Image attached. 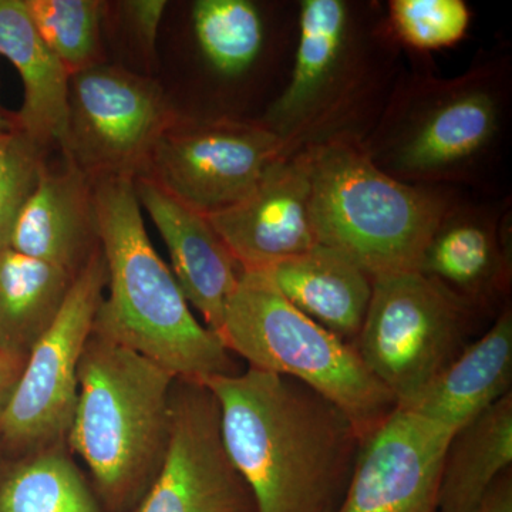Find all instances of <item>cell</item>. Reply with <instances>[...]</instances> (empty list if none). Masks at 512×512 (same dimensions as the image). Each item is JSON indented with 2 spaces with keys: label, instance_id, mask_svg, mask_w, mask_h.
<instances>
[{
  "label": "cell",
  "instance_id": "1",
  "mask_svg": "<svg viewBox=\"0 0 512 512\" xmlns=\"http://www.w3.org/2000/svg\"><path fill=\"white\" fill-rule=\"evenodd\" d=\"M220 406L229 460L256 512H335L360 437L325 397L291 377L248 367L202 382Z\"/></svg>",
  "mask_w": 512,
  "mask_h": 512
},
{
  "label": "cell",
  "instance_id": "2",
  "mask_svg": "<svg viewBox=\"0 0 512 512\" xmlns=\"http://www.w3.org/2000/svg\"><path fill=\"white\" fill-rule=\"evenodd\" d=\"M386 6L369 0H301L291 70L256 117L285 157L336 143L362 144L403 69Z\"/></svg>",
  "mask_w": 512,
  "mask_h": 512
},
{
  "label": "cell",
  "instance_id": "3",
  "mask_svg": "<svg viewBox=\"0 0 512 512\" xmlns=\"http://www.w3.org/2000/svg\"><path fill=\"white\" fill-rule=\"evenodd\" d=\"M410 59L360 147L380 171L402 183L484 190L510 123V53H480L454 77L437 76L426 55Z\"/></svg>",
  "mask_w": 512,
  "mask_h": 512
},
{
  "label": "cell",
  "instance_id": "4",
  "mask_svg": "<svg viewBox=\"0 0 512 512\" xmlns=\"http://www.w3.org/2000/svg\"><path fill=\"white\" fill-rule=\"evenodd\" d=\"M93 192L109 289L93 332L178 380L202 383L239 373L220 336L192 315L173 271L151 244L134 181H93Z\"/></svg>",
  "mask_w": 512,
  "mask_h": 512
},
{
  "label": "cell",
  "instance_id": "5",
  "mask_svg": "<svg viewBox=\"0 0 512 512\" xmlns=\"http://www.w3.org/2000/svg\"><path fill=\"white\" fill-rule=\"evenodd\" d=\"M175 377L134 350L92 333L66 440L111 512L140 504L163 466Z\"/></svg>",
  "mask_w": 512,
  "mask_h": 512
},
{
  "label": "cell",
  "instance_id": "6",
  "mask_svg": "<svg viewBox=\"0 0 512 512\" xmlns=\"http://www.w3.org/2000/svg\"><path fill=\"white\" fill-rule=\"evenodd\" d=\"M313 228L367 274L417 272L434 229L460 190L402 183L380 171L360 144L303 151Z\"/></svg>",
  "mask_w": 512,
  "mask_h": 512
},
{
  "label": "cell",
  "instance_id": "7",
  "mask_svg": "<svg viewBox=\"0 0 512 512\" xmlns=\"http://www.w3.org/2000/svg\"><path fill=\"white\" fill-rule=\"evenodd\" d=\"M218 336L249 367L298 380L335 404L360 440L397 407L355 346L296 309L265 272L242 271Z\"/></svg>",
  "mask_w": 512,
  "mask_h": 512
},
{
  "label": "cell",
  "instance_id": "8",
  "mask_svg": "<svg viewBox=\"0 0 512 512\" xmlns=\"http://www.w3.org/2000/svg\"><path fill=\"white\" fill-rule=\"evenodd\" d=\"M476 313L420 272L375 276L353 346L402 406L460 355Z\"/></svg>",
  "mask_w": 512,
  "mask_h": 512
},
{
  "label": "cell",
  "instance_id": "9",
  "mask_svg": "<svg viewBox=\"0 0 512 512\" xmlns=\"http://www.w3.org/2000/svg\"><path fill=\"white\" fill-rule=\"evenodd\" d=\"M180 116L163 87L106 62L70 77L64 160L92 181L147 174L165 128Z\"/></svg>",
  "mask_w": 512,
  "mask_h": 512
},
{
  "label": "cell",
  "instance_id": "10",
  "mask_svg": "<svg viewBox=\"0 0 512 512\" xmlns=\"http://www.w3.org/2000/svg\"><path fill=\"white\" fill-rule=\"evenodd\" d=\"M106 286L100 247L74 276L62 309L30 350L0 409V439L10 447L36 451L66 440L79 396L80 360Z\"/></svg>",
  "mask_w": 512,
  "mask_h": 512
},
{
  "label": "cell",
  "instance_id": "11",
  "mask_svg": "<svg viewBox=\"0 0 512 512\" xmlns=\"http://www.w3.org/2000/svg\"><path fill=\"white\" fill-rule=\"evenodd\" d=\"M282 158L281 141L259 120L180 114L141 178L208 217L244 200Z\"/></svg>",
  "mask_w": 512,
  "mask_h": 512
},
{
  "label": "cell",
  "instance_id": "12",
  "mask_svg": "<svg viewBox=\"0 0 512 512\" xmlns=\"http://www.w3.org/2000/svg\"><path fill=\"white\" fill-rule=\"evenodd\" d=\"M137 512H256L225 450L220 406L204 384L175 380L163 466Z\"/></svg>",
  "mask_w": 512,
  "mask_h": 512
},
{
  "label": "cell",
  "instance_id": "13",
  "mask_svg": "<svg viewBox=\"0 0 512 512\" xmlns=\"http://www.w3.org/2000/svg\"><path fill=\"white\" fill-rule=\"evenodd\" d=\"M454 434L396 407L360 441L335 512H440L441 473Z\"/></svg>",
  "mask_w": 512,
  "mask_h": 512
},
{
  "label": "cell",
  "instance_id": "14",
  "mask_svg": "<svg viewBox=\"0 0 512 512\" xmlns=\"http://www.w3.org/2000/svg\"><path fill=\"white\" fill-rule=\"evenodd\" d=\"M511 215L510 198L473 200L458 192L434 229L417 272L474 312L497 309L510 292Z\"/></svg>",
  "mask_w": 512,
  "mask_h": 512
},
{
  "label": "cell",
  "instance_id": "15",
  "mask_svg": "<svg viewBox=\"0 0 512 512\" xmlns=\"http://www.w3.org/2000/svg\"><path fill=\"white\" fill-rule=\"evenodd\" d=\"M207 218L242 271L265 272L315 248L306 154L282 158L244 200Z\"/></svg>",
  "mask_w": 512,
  "mask_h": 512
},
{
  "label": "cell",
  "instance_id": "16",
  "mask_svg": "<svg viewBox=\"0 0 512 512\" xmlns=\"http://www.w3.org/2000/svg\"><path fill=\"white\" fill-rule=\"evenodd\" d=\"M141 210L150 215L171 259V271L185 299L220 333L225 308L242 268L207 215L175 200L148 178L134 180Z\"/></svg>",
  "mask_w": 512,
  "mask_h": 512
},
{
  "label": "cell",
  "instance_id": "17",
  "mask_svg": "<svg viewBox=\"0 0 512 512\" xmlns=\"http://www.w3.org/2000/svg\"><path fill=\"white\" fill-rule=\"evenodd\" d=\"M9 248L70 275L79 274L100 248L93 181L70 161L64 160L60 170L43 164Z\"/></svg>",
  "mask_w": 512,
  "mask_h": 512
},
{
  "label": "cell",
  "instance_id": "18",
  "mask_svg": "<svg viewBox=\"0 0 512 512\" xmlns=\"http://www.w3.org/2000/svg\"><path fill=\"white\" fill-rule=\"evenodd\" d=\"M511 382L512 311L507 305L480 339L461 350L413 399L397 407L457 433L511 393Z\"/></svg>",
  "mask_w": 512,
  "mask_h": 512
},
{
  "label": "cell",
  "instance_id": "19",
  "mask_svg": "<svg viewBox=\"0 0 512 512\" xmlns=\"http://www.w3.org/2000/svg\"><path fill=\"white\" fill-rule=\"evenodd\" d=\"M0 56L22 79V107L12 117L15 130L42 150L62 146L70 74L37 32L25 0H0Z\"/></svg>",
  "mask_w": 512,
  "mask_h": 512
},
{
  "label": "cell",
  "instance_id": "20",
  "mask_svg": "<svg viewBox=\"0 0 512 512\" xmlns=\"http://www.w3.org/2000/svg\"><path fill=\"white\" fill-rule=\"evenodd\" d=\"M265 274L296 309L353 345L372 299L373 278L365 269L319 244Z\"/></svg>",
  "mask_w": 512,
  "mask_h": 512
},
{
  "label": "cell",
  "instance_id": "21",
  "mask_svg": "<svg viewBox=\"0 0 512 512\" xmlns=\"http://www.w3.org/2000/svg\"><path fill=\"white\" fill-rule=\"evenodd\" d=\"M191 26L211 73L224 82H238L271 55L293 57L298 16L274 28L268 9L252 0H197Z\"/></svg>",
  "mask_w": 512,
  "mask_h": 512
},
{
  "label": "cell",
  "instance_id": "22",
  "mask_svg": "<svg viewBox=\"0 0 512 512\" xmlns=\"http://www.w3.org/2000/svg\"><path fill=\"white\" fill-rule=\"evenodd\" d=\"M512 464V394L458 430L444 458L440 512H476Z\"/></svg>",
  "mask_w": 512,
  "mask_h": 512
},
{
  "label": "cell",
  "instance_id": "23",
  "mask_svg": "<svg viewBox=\"0 0 512 512\" xmlns=\"http://www.w3.org/2000/svg\"><path fill=\"white\" fill-rule=\"evenodd\" d=\"M74 276L56 266L0 251V350L28 357L62 309Z\"/></svg>",
  "mask_w": 512,
  "mask_h": 512
},
{
  "label": "cell",
  "instance_id": "24",
  "mask_svg": "<svg viewBox=\"0 0 512 512\" xmlns=\"http://www.w3.org/2000/svg\"><path fill=\"white\" fill-rule=\"evenodd\" d=\"M0 512H103L63 443L40 448L0 480Z\"/></svg>",
  "mask_w": 512,
  "mask_h": 512
},
{
  "label": "cell",
  "instance_id": "25",
  "mask_svg": "<svg viewBox=\"0 0 512 512\" xmlns=\"http://www.w3.org/2000/svg\"><path fill=\"white\" fill-rule=\"evenodd\" d=\"M30 18L70 77L104 63L101 23L106 3L99 0H25Z\"/></svg>",
  "mask_w": 512,
  "mask_h": 512
},
{
  "label": "cell",
  "instance_id": "26",
  "mask_svg": "<svg viewBox=\"0 0 512 512\" xmlns=\"http://www.w3.org/2000/svg\"><path fill=\"white\" fill-rule=\"evenodd\" d=\"M386 19L404 52L427 55L463 42L473 12L464 0H389Z\"/></svg>",
  "mask_w": 512,
  "mask_h": 512
},
{
  "label": "cell",
  "instance_id": "27",
  "mask_svg": "<svg viewBox=\"0 0 512 512\" xmlns=\"http://www.w3.org/2000/svg\"><path fill=\"white\" fill-rule=\"evenodd\" d=\"M19 134V133H18ZM46 151L33 146L22 136L0 168V251L9 247L20 211L35 190Z\"/></svg>",
  "mask_w": 512,
  "mask_h": 512
},
{
  "label": "cell",
  "instance_id": "28",
  "mask_svg": "<svg viewBox=\"0 0 512 512\" xmlns=\"http://www.w3.org/2000/svg\"><path fill=\"white\" fill-rule=\"evenodd\" d=\"M167 5L165 0H126L119 3L124 25L147 57L156 56L158 30Z\"/></svg>",
  "mask_w": 512,
  "mask_h": 512
},
{
  "label": "cell",
  "instance_id": "29",
  "mask_svg": "<svg viewBox=\"0 0 512 512\" xmlns=\"http://www.w3.org/2000/svg\"><path fill=\"white\" fill-rule=\"evenodd\" d=\"M476 512H512L511 471L507 470L491 485Z\"/></svg>",
  "mask_w": 512,
  "mask_h": 512
},
{
  "label": "cell",
  "instance_id": "30",
  "mask_svg": "<svg viewBox=\"0 0 512 512\" xmlns=\"http://www.w3.org/2000/svg\"><path fill=\"white\" fill-rule=\"evenodd\" d=\"M25 363L26 357L0 350V409L8 400L15 384L18 383Z\"/></svg>",
  "mask_w": 512,
  "mask_h": 512
},
{
  "label": "cell",
  "instance_id": "31",
  "mask_svg": "<svg viewBox=\"0 0 512 512\" xmlns=\"http://www.w3.org/2000/svg\"><path fill=\"white\" fill-rule=\"evenodd\" d=\"M18 137L19 134L16 130H0V168L6 163L15 148Z\"/></svg>",
  "mask_w": 512,
  "mask_h": 512
},
{
  "label": "cell",
  "instance_id": "32",
  "mask_svg": "<svg viewBox=\"0 0 512 512\" xmlns=\"http://www.w3.org/2000/svg\"><path fill=\"white\" fill-rule=\"evenodd\" d=\"M0 130H15L12 117H9L8 114L3 111L2 106H0Z\"/></svg>",
  "mask_w": 512,
  "mask_h": 512
}]
</instances>
